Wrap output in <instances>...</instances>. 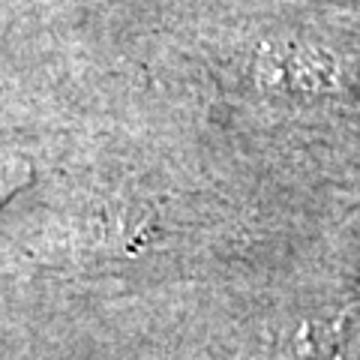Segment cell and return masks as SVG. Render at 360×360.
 I'll list each match as a JSON object with an SVG mask.
<instances>
[{"instance_id": "obj_1", "label": "cell", "mask_w": 360, "mask_h": 360, "mask_svg": "<svg viewBox=\"0 0 360 360\" xmlns=\"http://www.w3.org/2000/svg\"><path fill=\"white\" fill-rule=\"evenodd\" d=\"M30 180V165L15 156H0V205Z\"/></svg>"}]
</instances>
